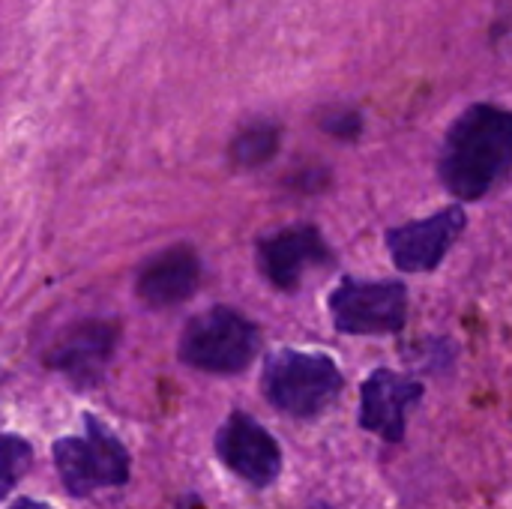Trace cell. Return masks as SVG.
<instances>
[{
  "label": "cell",
  "mask_w": 512,
  "mask_h": 509,
  "mask_svg": "<svg viewBox=\"0 0 512 509\" xmlns=\"http://www.w3.org/2000/svg\"><path fill=\"white\" fill-rule=\"evenodd\" d=\"M321 264H333V252L324 234L309 222L279 228L258 240V267L279 291H297L303 273Z\"/></svg>",
  "instance_id": "obj_9"
},
{
  "label": "cell",
  "mask_w": 512,
  "mask_h": 509,
  "mask_svg": "<svg viewBox=\"0 0 512 509\" xmlns=\"http://www.w3.org/2000/svg\"><path fill=\"white\" fill-rule=\"evenodd\" d=\"M465 225H468V216L462 207H456V204L444 207L426 219L390 228L387 231V252L399 270L429 273L447 258L453 243L462 237Z\"/></svg>",
  "instance_id": "obj_8"
},
{
  "label": "cell",
  "mask_w": 512,
  "mask_h": 509,
  "mask_svg": "<svg viewBox=\"0 0 512 509\" xmlns=\"http://www.w3.org/2000/svg\"><path fill=\"white\" fill-rule=\"evenodd\" d=\"M219 462L255 489H267L282 474V450L276 438L246 411H234L213 438Z\"/></svg>",
  "instance_id": "obj_7"
},
{
  "label": "cell",
  "mask_w": 512,
  "mask_h": 509,
  "mask_svg": "<svg viewBox=\"0 0 512 509\" xmlns=\"http://www.w3.org/2000/svg\"><path fill=\"white\" fill-rule=\"evenodd\" d=\"M117 324L102 318H84L72 324L45 354V366L66 378L78 390H93L102 384L114 351H117Z\"/></svg>",
  "instance_id": "obj_6"
},
{
  "label": "cell",
  "mask_w": 512,
  "mask_h": 509,
  "mask_svg": "<svg viewBox=\"0 0 512 509\" xmlns=\"http://www.w3.org/2000/svg\"><path fill=\"white\" fill-rule=\"evenodd\" d=\"M324 129L333 132L336 138H354V135L363 129V117H360L357 111H342V114L330 117V120L324 123Z\"/></svg>",
  "instance_id": "obj_14"
},
{
  "label": "cell",
  "mask_w": 512,
  "mask_h": 509,
  "mask_svg": "<svg viewBox=\"0 0 512 509\" xmlns=\"http://www.w3.org/2000/svg\"><path fill=\"white\" fill-rule=\"evenodd\" d=\"M54 468L72 498H87L102 489L129 483V453L120 438L93 414H84V435L54 441Z\"/></svg>",
  "instance_id": "obj_4"
},
{
  "label": "cell",
  "mask_w": 512,
  "mask_h": 509,
  "mask_svg": "<svg viewBox=\"0 0 512 509\" xmlns=\"http://www.w3.org/2000/svg\"><path fill=\"white\" fill-rule=\"evenodd\" d=\"M198 285H201V258L189 243H177L150 255L135 276V294L150 309L177 306L189 300Z\"/></svg>",
  "instance_id": "obj_11"
},
{
  "label": "cell",
  "mask_w": 512,
  "mask_h": 509,
  "mask_svg": "<svg viewBox=\"0 0 512 509\" xmlns=\"http://www.w3.org/2000/svg\"><path fill=\"white\" fill-rule=\"evenodd\" d=\"M441 183L459 201L492 195L512 174V111L477 102L465 108L447 129L441 159Z\"/></svg>",
  "instance_id": "obj_1"
},
{
  "label": "cell",
  "mask_w": 512,
  "mask_h": 509,
  "mask_svg": "<svg viewBox=\"0 0 512 509\" xmlns=\"http://www.w3.org/2000/svg\"><path fill=\"white\" fill-rule=\"evenodd\" d=\"M33 465V450L24 438L18 435H3L0 447V480H3V495L12 492V486L30 471Z\"/></svg>",
  "instance_id": "obj_13"
},
{
  "label": "cell",
  "mask_w": 512,
  "mask_h": 509,
  "mask_svg": "<svg viewBox=\"0 0 512 509\" xmlns=\"http://www.w3.org/2000/svg\"><path fill=\"white\" fill-rule=\"evenodd\" d=\"M6 509H51L48 504H42V501H33V498H18L12 507Z\"/></svg>",
  "instance_id": "obj_15"
},
{
  "label": "cell",
  "mask_w": 512,
  "mask_h": 509,
  "mask_svg": "<svg viewBox=\"0 0 512 509\" xmlns=\"http://www.w3.org/2000/svg\"><path fill=\"white\" fill-rule=\"evenodd\" d=\"M282 129L273 120H255L243 126L231 141V162L240 168H258L270 162L279 150Z\"/></svg>",
  "instance_id": "obj_12"
},
{
  "label": "cell",
  "mask_w": 512,
  "mask_h": 509,
  "mask_svg": "<svg viewBox=\"0 0 512 509\" xmlns=\"http://www.w3.org/2000/svg\"><path fill=\"white\" fill-rule=\"evenodd\" d=\"M345 378L333 357L306 351H276L267 357L261 372V393L267 402L297 420L324 414L342 393Z\"/></svg>",
  "instance_id": "obj_2"
},
{
  "label": "cell",
  "mask_w": 512,
  "mask_h": 509,
  "mask_svg": "<svg viewBox=\"0 0 512 509\" xmlns=\"http://www.w3.org/2000/svg\"><path fill=\"white\" fill-rule=\"evenodd\" d=\"M261 330L231 306L195 315L180 333V360L207 375H237L258 357Z\"/></svg>",
  "instance_id": "obj_3"
},
{
  "label": "cell",
  "mask_w": 512,
  "mask_h": 509,
  "mask_svg": "<svg viewBox=\"0 0 512 509\" xmlns=\"http://www.w3.org/2000/svg\"><path fill=\"white\" fill-rule=\"evenodd\" d=\"M174 509H204V504H201V498H198V495H186V498H183V501H180Z\"/></svg>",
  "instance_id": "obj_16"
},
{
  "label": "cell",
  "mask_w": 512,
  "mask_h": 509,
  "mask_svg": "<svg viewBox=\"0 0 512 509\" xmlns=\"http://www.w3.org/2000/svg\"><path fill=\"white\" fill-rule=\"evenodd\" d=\"M423 384L411 381L393 369H378L366 378L360 396V426L381 435L390 444H399L408 426V414L420 405Z\"/></svg>",
  "instance_id": "obj_10"
},
{
  "label": "cell",
  "mask_w": 512,
  "mask_h": 509,
  "mask_svg": "<svg viewBox=\"0 0 512 509\" xmlns=\"http://www.w3.org/2000/svg\"><path fill=\"white\" fill-rule=\"evenodd\" d=\"M333 327L345 336H390L408 321V288L396 279H342L330 294Z\"/></svg>",
  "instance_id": "obj_5"
}]
</instances>
